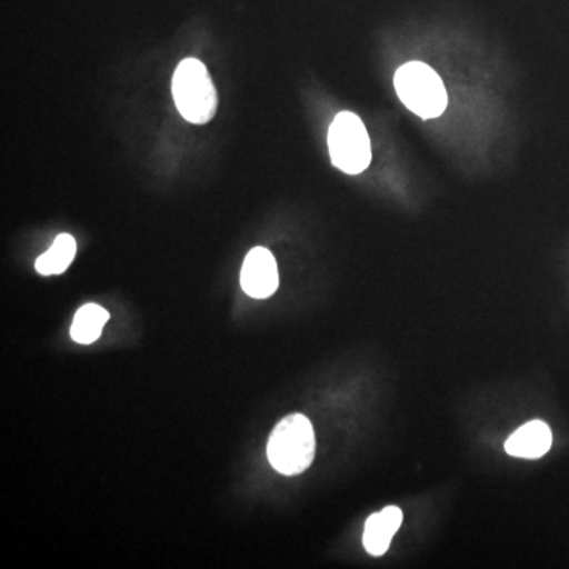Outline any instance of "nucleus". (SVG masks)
Masks as SVG:
<instances>
[{
	"instance_id": "obj_1",
	"label": "nucleus",
	"mask_w": 569,
	"mask_h": 569,
	"mask_svg": "<svg viewBox=\"0 0 569 569\" xmlns=\"http://www.w3.org/2000/svg\"><path fill=\"white\" fill-rule=\"evenodd\" d=\"M316 432L305 415L283 418L268 441V459L280 475L293 477L312 466L316 458Z\"/></svg>"
},
{
	"instance_id": "obj_2",
	"label": "nucleus",
	"mask_w": 569,
	"mask_h": 569,
	"mask_svg": "<svg viewBox=\"0 0 569 569\" xmlns=\"http://www.w3.org/2000/svg\"><path fill=\"white\" fill-rule=\"evenodd\" d=\"M176 107L186 121L203 126L212 121L219 107V96L208 69L198 59H183L171 82Z\"/></svg>"
},
{
	"instance_id": "obj_3",
	"label": "nucleus",
	"mask_w": 569,
	"mask_h": 569,
	"mask_svg": "<svg viewBox=\"0 0 569 569\" xmlns=\"http://www.w3.org/2000/svg\"><path fill=\"white\" fill-rule=\"evenodd\" d=\"M395 88L400 102L422 119H436L448 107V92L432 67L408 62L396 71Z\"/></svg>"
},
{
	"instance_id": "obj_4",
	"label": "nucleus",
	"mask_w": 569,
	"mask_h": 569,
	"mask_svg": "<svg viewBox=\"0 0 569 569\" xmlns=\"http://www.w3.org/2000/svg\"><path fill=\"white\" fill-rule=\"evenodd\" d=\"M329 153L336 168L347 174H359L369 168L372 148L365 122L355 112L336 116L328 132Z\"/></svg>"
},
{
	"instance_id": "obj_5",
	"label": "nucleus",
	"mask_w": 569,
	"mask_h": 569,
	"mask_svg": "<svg viewBox=\"0 0 569 569\" xmlns=\"http://www.w3.org/2000/svg\"><path fill=\"white\" fill-rule=\"evenodd\" d=\"M241 287L254 299H266L274 295L279 288V269L274 254L264 247L250 250L242 264Z\"/></svg>"
},
{
	"instance_id": "obj_6",
	"label": "nucleus",
	"mask_w": 569,
	"mask_h": 569,
	"mask_svg": "<svg viewBox=\"0 0 569 569\" xmlns=\"http://www.w3.org/2000/svg\"><path fill=\"white\" fill-rule=\"evenodd\" d=\"M552 447V430L542 421H530L519 427L505 443L512 458L539 459Z\"/></svg>"
},
{
	"instance_id": "obj_7",
	"label": "nucleus",
	"mask_w": 569,
	"mask_h": 569,
	"mask_svg": "<svg viewBox=\"0 0 569 569\" xmlns=\"http://www.w3.org/2000/svg\"><path fill=\"white\" fill-rule=\"evenodd\" d=\"M402 511L397 507H388L383 511L370 516L366 522L365 535H362L367 552L376 557L387 553L392 538L402 526Z\"/></svg>"
},
{
	"instance_id": "obj_8",
	"label": "nucleus",
	"mask_w": 569,
	"mask_h": 569,
	"mask_svg": "<svg viewBox=\"0 0 569 569\" xmlns=\"http://www.w3.org/2000/svg\"><path fill=\"white\" fill-rule=\"evenodd\" d=\"M110 320V313L99 305H86L78 310L71 323V339L81 346H91L102 336L104 325Z\"/></svg>"
},
{
	"instance_id": "obj_9",
	"label": "nucleus",
	"mask_w": 569,
	"mask_h": 569,
	"mask_svg": "<svg viewBox=\"0 0 569 569\" xmlns=\"http://www.w3.org/2000/svg\"><path fill=\"white\" fill-rule=\"evenodd\" d=\"M77 254V241L71 234H59L54 244L37 260L36 269L41 276L62 274Z\"/></svg>"
}]
</instances>
